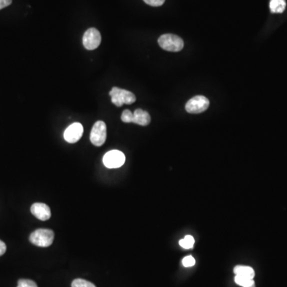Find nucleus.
<instances>
[{"label": "nucleus", "mask_w": 287, "mask_h": 287, "mask_svg": "<svg viewBox=\"0 0 287 287\" xmlns=\"http://www.w3.org/2000/svg\"><path fill=\"white\" fill-rule=\"evenodd\" d=\"M54 233L50 229H37L30 236V241L40 248H48L53 244Z\"/></svg>", "instance_id": "f257e3e1"}, {"label": "nucleus", "mask_w": 287, "mask_h": 287, "mask_svg": "<svg viewBox=\"0 0 287 287\" xmlns=\"http://www.w3.org/2000/svg\"><path fill=\"white\" fill-rule=\"evenodd\" d=\"M160 46L164 50L170 52H179L184 48V41L179 36L166 34L158 38Z\"/></svg>", "instance_id": "f03ea898"}, {"label": "nucleus", "mask_w": 287, "mask_h": 287, "mask_svg": "<svg viewBox=\"0 0 287 287\" xmlns=\"http://www.w3.org/2000/svg\"><path fill=\"white\" fill-rule=\"evenodd\" d=\"M112 104L116 106L120 107L124 104H131L136 102V96L130 91L126 90L123 88L114 87L110 92Z\"/></svg>", "instance_id": "7ed1b4c3"}, {"label": "nucleus", "mask_w": 287, "mask_h": 287, "mask_svg": "<svg viewBox=\"0 0 287 287\" xmlns=\"http://www.w3.org/2000/svg\"><path fill=\"white\" fill-rule=\"evenodd\" d=\"M106 124L102 120L96 122L90 134V142L94 146L100 147L103 146L106 140Z\"/></svg>", "instance_id": "20e7f679"}, {"label": "nucleus", "mask_w": 287, "mask_h": 287, "mask_svg": "<svg viewBox=\"0 0 287 287\" xmlns=\"http://www.w3.org/2000/svg\"><path fill=\"white\" fill-rule=\"evenodd\" d=\"M209 100L206 96L198 95L190 99L185 106L186 111L189 114H201L208 110Z\"/></svg>", "instance_id": "39448f33"}, {"label": "nucleus", "mask_w": 287, "mask_h": 287, "mask_svg": "<svg viewBox=\"0 0 287 287\" xmlns=\"http://www.w3.org/2000/svg\"><path fill=\"white\" fill-rule=\"evenodd\" d=\"M126 162V156L118 150H112L104 154L103 163L108 168H118L122 167Z\"/></svg>", "instance_id": "423d86ee"}, {"label": "nucleus", "mask_w": 287, "mask_h": 287, "mask_svg": "<svg viewBox=\"0 0 287 287\" xmlns=\"http://www.w3.org/2000/svg\"><path fill=\"white\" fill-rule=\"evenodd\" d=\"M102 42V36L98 30L90 28L84 34L82 38L83 46L88 50L96 49Z\"/></svg>", "instance_id": "0eeeda50"}, {"label": "nucleus", "mask_w": 287, "mask_h": 287, "mask_svg": "<svg viewBox=\"0 0 287 287\" xmlns=\"http://www.w3.org/2000/svg\"><path fill=\"white\" fill-rule=\"evenodd\" d=\"M83 126L81 123L75 122L67 127L64 132V139L68 143L74 144L81 139L83 135Z\"/></svg>", "instance_id": "6e6552de"}, {"label": "nucleus", "mask_w": 287, "mask_h": 287, "mask_svg": "<svg viewBox=\"0 0 287 287\" xmlns=\"http://www.w3.org/2000/svg\"><path fill=\"white\" fill-rule=\"evenodd\" d=\"M32 214L40 220H48L52 216V212L49 206L42 202H36L30 208Z\"/></svg>", "instance_id": "1a4fd4ad"}, {"label": "nucleus", "mask_w": 287, "mask_h": 287, "mask_svg": "<svg viewBox=\"0 0 287 287\" xmlns=\"http://www.w3.org/2000/svg\"><path fill=\"white\" fill-rule=\"evenodd\" d=\"M150 122H151V116H150V114L146 111H144L142 108H138L132 114L131 123H135V124H139V126H146L150 124Z\"/></svg>", "instance_id": "9d476101"}, {"label": "nucleus", "mask_w": 287, "mask_h": 287, "mask_svg": "<svg viewBox=\"0 0 287 287\" xmlns=\"http://www.w3.org/2000/svg\"><path fill=\"white\" fill-rule=\"evenodd\" d=\"M234 273L236 276H241L244 277L249 278H254V272L253 268L246 266H237L234 268Z\"/></svg>", "instance_id": "9b49d317"}, {"label": "nucleus", "mask_w": 287, "mask_h": 287, "mask_svg": "<svg viewBox=\"0 0 287 287\" xmlns=\"http://www.w3.org/2000/svg\"><path fill=\"white\" fill-rule=\"evenodd\" d=\"M286 2L285 0H270V9L272 13H282L285 10Z\"/></svg>", "instance_id": "f8f14e48"}, {"label": "nucleus", "mask_w": 287, "mask_h": 287, "mask_svg": "<svg viewBox=\"0 0 287 287\" xmlns=\"http://www.w3.org/2000/svg\"><path fill=\"white\" fill-rule=\"evenodd\" d=\"M234 282L236 284L242 287H256V282L252 278L244 277L241 276H236Z\"/></svg>", "instance_id": "ddd939ff"}, {"label": "nucleus", "mask_w": 287, "mask_h": 287, "mask_svg": "<svg viewBox=\"0 0 287 287\" xmlns=\"http://www.w3.org/2000/svg\"><path fill=\"white\" fill-rule=\"evenodd\" d=\"M194 244H195V240L191 236H186L183 240L180 241V246L184 249H191L194 246Z\"/></svg>", "instance_id": "4468645a"}, {"label": "nucleus", "mask_w": 287, "mask_h": 287, "mask_svg": "<svg viewBox=\"0 0 287 287\" xmlns=\"http://www.w3.org/2000/svg\"><path fill=\"white\" fill-rule=\"evenodd\" d=\"M71 287H96V286L90 282L86 281L82 278H77L72 282Z\"/></svg>", "instance_id": "2eb2a0df"}, {"label": "nucleus", "mask_w": 287, "mask_h": 287, "mask_svg": "<svg viewBox=\"0 0 287 287\" xmlns=\"http://www.w3.org/2000/svg\"><path fill=\"white\" fill-rule=\"evenodd\" d=\"M17 287H38L37 284L32 280H20Z\"/></svg>", "instance_id": "dca6fc26"}, {"label": "nucleus", "mask_w": 287, "mask_h": 287, "mask_svg": "<svg viewBox=\"0 0 287 287\" xmlns=\"http://www.w3.org/2000/svg\"><path fill=\"white\" fill-rule=\"evenodd\" d=\"M132 112L128 110L123 111L122 114V120L124 123H131L132 122Z\"/></svg>", "instance_id": "f3484780"}, {"label": "nucleus", "mask_w": 287, "mask_h": 287, "mask_svg": "<svg viewBox=\"0 0 287 287\" xmlns=\"http://www.w3.org/2000/svg\"><path fill=\"white\" fill-rule=\"evenodd\" d=\"M182 264H183L184 266H185V268H191V266L195 265L196 260L195 258H193L192 256H187V257L183 258Z\"/></svg>", "instance_id": "a211bd4d"}, {"label": "nucleus", "mask_w": 287, "mask_h": 287, "mask_svg": "<svg viewBox=\"0 0 287 287\" xmlns=\"http://www.w3.org/2000/svg\"><path fill=\"white\" fill-rule=\"evenodd\" d=\"M144 2L152 6H160L163 5L166 0H144Z\"/></svg>", "instance_id": "6ab92c4d"}, {"label": "nucleus", "mask_w": 287, "mask_h": 287, "mask_svg": "<svg viewBox=\"0 0 287 287\" xmlns=\"http://www.w3.org/2000/svg\"><path fill=\"white\" fill-rule=\"evenodd\" d=\"M12 0H0V10L10 5Z\"/></svg>", "instance_id": "aec40b11"}, {"label": "nucleus", "mask_w": 287, "mask_h": 287, "mask_svg": "<svg viewBox=\"0 0 287 287\" xmlns=\"http://www.w3.org/2000/svg\"><path fill=\"white\" fill-rule=\"evenodd\" d=\"M6 250V244H5V242H2V240H0V256H4Z\"/></svg>", "instance_id": "412c9836"}]
</instances>
